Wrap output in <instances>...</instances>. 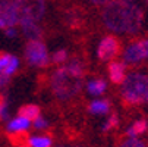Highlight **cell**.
I'll list each match as a JSON object with an SVG mask.
<instances>
[{"label":"cell","mask_w":148,"mask_h":147,"mask_svg":"<svg viewBox=\"0 0 148 147\" xmlns=\"http://www.w3.org/2000/svg\"><path fill=\"white\" fill-rule=\"evenodd\" d=\"M109 30L120 34H136L144 22V10L134 2H109L101 13Z\"/></svg>","instance_id":"6da1fadb"},{"label":"cell","mask_w":148,"mask_h":147,"mask_svg":"<svg viewBox=\"0 0 148 147\" xmlns=\"http://www.w3.org/2000/svg\"><path fill=\"white\" fill-rule=\"evenodd\" d=\"M148 94V75L132 72L122 84V97L128 104L141 103Z\"/></svg>","instance_id":"7a4b0ae2"},{"label":"cell","mask_w":148,"mask_h":147,"mask_svg":"<svg viewBox=\"0 0 148 147\" xmlns=\"http://www.w3.org/2000/svg\"><path fill=\"white\" fill-rule=\"evenodd\" d=\"M82 88V82L79 78L72 77L66 68H59L51 77V90L60 100L72 99Z\"/></svg>","instance_id":"3957f363"},{"label":"cell","mask_w":148,"mask_h":147,"mask_svg":"<svg viewBox=\"0 0 148 147\" xmlns=\"http://www.w3.org/2000/svg\"><path fill=\"white\" fill-rule=\"evenodd\" d=\"M27 2H0V19L9 27L21 24L27 18Z\"/></svg>","instance_id":"277c9868"},{"label":"cell","mask_w":148,"mask_h":147,"mask_svg":"<svg viewBox=\"0 0 148 147\" xmlns=\"http://www.w3.org/2000/svg\"><path fill=\"white\" fill-rule=\"evenodd\" d=\"M25 57L27 62L32 66L44 68L49 63V52L43 41H29L25 47Z\"/></svg>","instance_id":"5b68a950"},{"label":"cell","mask_w":148,"mask_h":147,"mask_svg":"<svg viewBox=\"0 0 148 147\" xmlns=\"http://www.w3.org/2000/svg\"><path fill=\"white\" fill-rule=\"evenodd\" d=\"M147 59H148V38L134 41L123 52L125 63H129V65H136Z\"/></svg>","instance_id":"8992f818"},{"label":"cell","mask_w":148,"mask_h":147,"mask_svg":"<svg viewBox=\"0 0 148 147\" xmlns=\"http://www.w3.org/2000/svg\"><path fill=\"white\" fill-rule=\"evenodd\" d=\"M119 50H120V43L117 41V38L113 35H107L100 41V44L97 47V56L100 60L107 62V60H112L114 56H117Z\"/></svg>","instance_id":"52a82bcc"},{"label":"cell","mask_w":148,"mask_h":147,"mask_svg":"<svg viewBox=\"0 0 148 147\" xmlns=\"http://www.w3.org/2000/svg\"><path fill=\"white\" fill-rule=\"evenodd\" d=\"M19 25H21V28H22L25 37H27L29 41H38V38L41 37V28L37 25L35 21L24 19Z\"/></svg>","instance_id":"ba28073f"},{"label":"cell","mask_w":148,"mask_h":147,"mask_svg":"<svg viewBox=\"0 0 148 147\" xmlns=\"http://www.w3.org/2000/svg\"><path fill=\"white\" fill-rule=\"evenodd\" d=\"M29 127H31V121H29V119L22 118V116H16V118H13L12 121H9L6 130H8L9 133L19 134V133H25V131H28Z\"/></svg>","instance_id":"9c48e42d"},{"label":"cell","mask_w":148,"mask_h":147,"mask_svg":"<svg viewBox=\"0 0 148 147\" xmlns=\"http://www.w3.org/2000/svg\"><path fill=\"white\" fill-rule=\"evenodd\" d=\"M109 77H110L112 82L123 84V81L126 78V72H125V65L122 62H112L109 65Z\"/></svg>","instance_id":"30bf717a"},{"label":"cell","mask_w":148,"mask_h":147,"mask_svg":"<svg viewBox=\"0 0 148 147\" xmlns=\"http://www.w3.org/2000/svg\"><path fill=\"white\" fill-rule=\"evenodd\" d=\"M148 128V122L145 119H139L136 122H134L131 127L128 128V131H126V134H128V138H136L139 134L145 133Z\"/></svg>","instance_id":"8fae6325"},{"label":"cell","mask_w":148,"mask_h":147,"mask_svg":"<svg viewBox=\"0 0 148 147\" xmlns=\"http://www.w3.org/2000/svg\"><path fill=\"white\" fill-rule=\"evenodd\" d=\"M110 110V103L107 100H94L90 104V112L92 115H106Z\"/></svg>","instance_id":"7c38bea8"},{"label":"cell","mask_w":148,"mask_h":147,"mask_svg":"<svg viewBox=\"0 0 148 147\" xmlns=\"http://www.w3.org/2000/svg\"><path fill=\"white\" fill-rule=\"evenodd\" d=\"M66 71H68L72 77L81 79L82 75H84V63H82L79 59H72L69 63H68V66H66Z\"/></svg>","instance_id":"4fadbf2b"},{"label":"cell","mask_w":148,"mask_h":147,"mask_svg":"<svg viewBox=\"0 0 148 147\" xmlns=\"http://www.w3.org/2000/svg\"><path fill=\"white\" fill-rule=\"evenodd\" d=\"M19 116L27 118L29 121H35L40 116V108L35 104H27V106L19 109Z\"/></svg>","instance_id":"5bb4252c"},{"label":"cell","mask_w":148,"mask_h":147,"mask_svg":"<svg viewBox=\"0 0 148 147\" xmlns=\"http://www.w3.org/2000/svg\"><path fill=\"white\" fill-rule=\"evenodd\" d=\"M106 87H107V84H106L103 79H100V78L91 79V81L88 82V86H87L88 91H90L92 96H100V94H103V93L106 91Z\"/></svg>","instance_id":"9a60e30c"},{"label":"cell","mask_w":148,"mask_h":147,"mask_svg":"<svg viewBox=\"0 0 148 147\" xmlns=\"http://www.w3.org/2000/svg\"><path fill=\"white\" fill-rule=\"evenodd\" d=\"M29 147H50L51 146V138L47 135H32L28 138Z\"/></svg>","instance_id":"2e32d148"},{"label":"cell","mask_w":148,"mask_h":147,"mask_svg":"<svg viewBox=\"0 0 148 147\" xmlns=\"http://www.w3.org/2000/svg\"><path fill=\"white\" fill-rule=\"evenodd\" d=\"M119 147H147V146L139 138H126L120 143Z\"/></svg>","instance_id":"e0dca14e"},{"label":"cell","mask_w":148,"mask_h":147,"mask_svg":"<svg viewBox=\"0 0 148 147\" xmlns=\"http://www.w3.org/2000/svg\"><path fill=\"white\" fill-rule=\"evenodd\" d=\"M18 66H19V60H18V57L12 56V60H10V63H9L8 69H6L3 74H0V75H5V77H8V78H9V77H12V75L16 72Z\"/></svg>","instance_id":"ac0fdd59"},{"label":"cell","mask_w":148,"mask_h":147,"mask_svg":"<svg viewBox=\"0 0 148 147\" xmlns=\"http://www.w3.org/2000/svg\"><path fill=\"white\" fill-rule=\"evenodd\" d=\"M10 60H12V55H8V53H2V55H0V74H3L8 69Z\"/></svg>","instance_id":"d6986e66"},{"label":"cell","mask_w":148,"mask_h":147,"mask_svg":"<svg viewBox=\"0 0 148 147\" xmlns=\"http://www.w3.org/2000/svg\"><path fill=\"white\" fill-rule=\"evenodd\" d=\"M66 57H68L66 50H57V52H54V55L51 56V60L54 62V63L60 65L62 62H65V60H66Z\"/></svg>","instance_id":"ffe728a7"},{"label":"cell","mask_w":148,"mask_h":147,"mask_svg":"<svg viewBox=\"0 0 148 147\" xmlns=\"http://www.w3.org/2000/svg\"><path fill=\"white\" fill-rule=\"evenodd\" d=\"M117 124H119V119H117V116L112 115V116H110V118L107 119V122L104 124V127H103V131H109V130L114 128Z\"/></svg>","instance_id":"44dd1931"},{"label":"cell","mask_w":148,"mask_h":147,"mask_svg":"<svg viewBox=\"0 0 148 147\" xmlns=\"http://www.w3.org/2000/svg\"><path fill=\"white\" fill-rule=\"evenodd\" d=\"M34 127H35L37 130H46V128L49 127V122H47L44 118L38 116V118L34 121Z\"/></svg>","instance_id":"7402d4cb"},{"label":"cell","mask_w":148,"mask_h":147,"mask_svg":"<svg viewBox=\"0 0 148 147\" xmlns=\"http://www.w3.org/2000/svg\"><path fill=\"white\" fill-rule=\"evenodd\" d=\"M0 118L3 121H6L9 118V112H8V104L5 101H2V106H0Z\"/></svg>","instance_id":"603a6c76"},{"label":"cell","mask_w":148,"mask_h":147,"mask_svg":"<svg viewBox=\"0 0 148 147\" xmlns=\"http://www.w3.org/2000/svg\"><path fill=\"white\" fill-rule=\"evenodd\" d=\"M16 30H15V27H9V28H6V35L8 37H16Z\"/></svg>","instance_id":"cb8c5ba5"},{"label":"cell","mask_w":148,"mask_h":147,"mask_svg":"<svg viewBox=\"0 0 148 147\" xmlns=\"http://www.w3.org/2000/svg\"><path fill=\"white\" fill-rule=\"evenodd\" d=\"M8 82H9V78H8V77H5V75H0V88H3Z\"/></svg>","instance_id":"d4e9b609"},{"label":"cell","mask_w":148,"mask_h":147,"mask_svg":"<svg viewBox=\"0 0 148 147\" xmlns=\"http://www.w3.org/2000/svg\"><path fill=\"white\" fill-rule=\"evenodd\" d=\"M0 28H8V25H6V24L3 22L2 19H0Z\"/></svg>","instance_id":"484cf974"},{"label":"cell","mask_w":148,"mask_h":147,"mask_svg":"<svg viewBox=\"0 0 148 147\" xmlns=\"http://www.w3.org/2000/svg\"><path fill=\"white\" fill-rule=\"evenodd\" d=\"M145 100H147V101H148V94H147V97H145Z\"/></svg>","instance_id":"4316f807"},{"label":"cell","mask_w":148,"mask_h":147,"mask_svg":"<svg viewBox=\"0 0 148 147\" xmlns=\"http://www.w3.org/2000/svg\"><path fill=\"white\" fill-rule=\"evenodd\" d=\"M19 147H28V146H19Z\"/></svg>","instance_id":"83f0119b"},{"label":"cell","mask_w":148,"mask_h":147,"mask_svg":"<svg viewBox=\"0 0 148 147\" xmlns=\"http://www.w3.org/2000/svg\"><path fill=\"white\" fill-rule=\"evenodd\" d=\"M0 106H2V100H0Z\"/></svg>","instance_id":"f1b7e54d"},{"label":"cell","mask_w":148,"mask_h":147,"mask_svg":"<svg viewBox=\"0 0 148 147\" xmlns=\"http://www.w3.org/2000/svg\"><path fill=\"white\" fill-rule=\"evenodd\" d=\"M147 5H148V2H147Z\"/></svg>","instance_id":"f546056e"}]
</instances>
